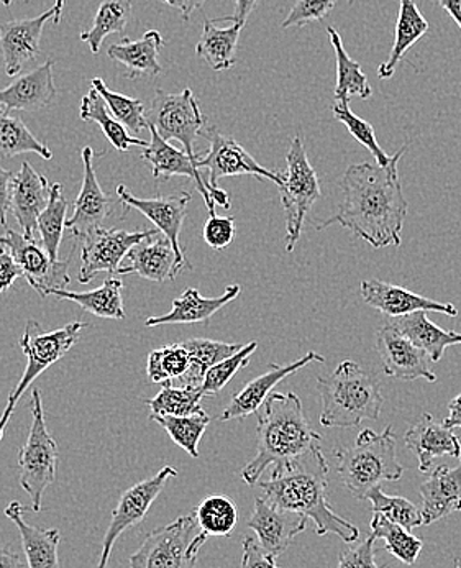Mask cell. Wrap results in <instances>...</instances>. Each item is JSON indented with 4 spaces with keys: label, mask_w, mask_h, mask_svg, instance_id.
I'll return each instance as SVG.
<instances>
[{
    "label": "cell",
    "mask_w": 461,
    "mask_h": 568,
    "mask_svg": "<svg viewBox=\"0 0 461 568\" xmlns=\"http://www.w3.org/2000/svg\"><path fill=\"white\" fill-rule=\"evenodd\" d=\"M408 146L406 143L388 166L351 164L340 180L344 201L337 214L317 225V231L338 224L375 248L401 245L409 204L402 193L398 164Z\"/></svg>",
    "instance_id": "obj_1"
},
{
    "label": "cell",
    "mask_w": 461,
    "mask_h": 568,
    "mask_svg": "<svg viewBox=\"0 0 461 568\" xmlns=\"http://www.w3.org/2000/svg\"><path fill=\"white\" fill-rule=\"evenodd\" d=\"M327 475L329 462L320 450L288 464L275 465L269 480L258 485L273 505L314 521L319 536L336 534L344 542H355L360 537V529L334 511L327 499Z\"/></svg>",
    "instance_id": "obj_2"
},
{
    "label": "cell",
    "mask_w": 461,
    "mask_h": 568,
    "mask_svg": "<svg viewBox=\"0 0 461 568\" xmlns=\"http://www.w3.org/2000/svg\"><path fill=\"white\" fill-rule=\"evenodd\" d=\"M255 458L242 471L245 484H258L269 465H283L322 450V436L310 427L296 393H273L258 410Z\"/></svg>",
    "instance_id": "obj_3"
},
{
    "label": "cell",
    "mask_w": 461,
    "mask_h": 568,
    "mask_svg": "<svg viewBox=\"0 0 461 568\" xmlns=\"http://www.w3.org/2000/svg\"><path fill=\"white\" fill-rule=\"evenodd\" d=\"M317 389L322 398L324 427L354 429L363 420L379 419L385 403L381 382L357 362H341L332 375H320Z\"/></svg>",
    "instance_id": "obj_4"
},
{
    "label": "cell",
    "mask_w": 461,
    "mask_h": 568,
    "mask_svg": "<svg viewBox=\"0 0 461 568\" xmlns=\"http://www.w3.org/2000/svg\"><path fill=\"white\" fill-rule=\"evenodd\" d=\"M396 440L392 426L382 433L363 429L354 446L336 452L337 474L355 498L367 499L368 493L385 481L401 480L404 467L396 457Z\"/></svg>",
    "instance_id": "obj_5"
},
{
    "label": "cell",
    "mask_w": 461,
    "mask_h": 568,
    "mask_svg": "<svg viewBox=\"0 0 461 568\" xmlns=\"http://www.w3.org/2000/svg\"><path fill=\"white\" fill-rule=\"evenodd\" d=\"M85 327H88L85 323H70L57 331L47 332L39 321H27L25 331L20 338V348L27 357V368L19 385L10 392L6 409L0 416V440L3 439L7 424L23 393L43 372L60 362L74 347V344L80 341L81 331Z\"/></svg>",
    "instance_id": "obj_6"
},
{
    "label": "cell",
    "mask_w": 461,
    "mask_h": 568,
    "mask_svg": "<svg viewBox=\"0 0 461 568\" xmlns=\"http://www.w3.org/2000/svg\"><path fill=\"white\" fill-rule=\"evenodd\" d=\"M207 537L197 523L196 513L180 516L145 537L140 549L130 557V568H196Z\"/></svg>",
    "instance_id": "obj_7"
},
{
    "label": "cell",
    "mask_w": 461,
    "mask_h": 568,
    "mask_svg": "<svg viewBox=\"0 0 461 568\" xmlns=\"http://www.w3.org/2000/svg\"><path fill=\"white\" fill-rule=\"evenodd\" d=\"M32 426L25 446L19 452L20 487L30 496L32 511H42L44 491L57 478L58 446L44 420L42 393L32 389Z\"/></svg>",
    "instance_id": "obj_8"
},
{
    "label": "cell",
    "mask_w": 461,
    "mask_h": 568,
    "mask_svg": "<svg viewBox=\"0 0 461 568\" xmlns=\"http://www.w3.org/2000/svg\"><path fill=\"white\" fill-rule=\"evenodd\" d=\"M286 173L281 174L279 196L286 214V250L293 252L303 235L304 222L314 203L322 196L319 176L307 159L306 146L300 133L294 136L288 155Z\"/></svg>",
    "instance_id": "obj_9"
},
{
    "label": "cell",
    "mask_w": 461,
    "mask_h": 568,
    "mask_svg": "<svg viewBox=\"0 0 461 568\" xmlns=\"http://www.w3.org/2000/svg\"><path fill=\"white\" fill-rule=\"evenodd\" d=\"M203 135L209 140L211 149L206 156L197 160V168L209 171L207 183H209L212 200L215 204L224 209L232 207L230 197L218 186V180L222 178L250 174V176L273 181L278 186L281 184V174L273 173L262 166L234 136L224 135L215 126H206Z\"/></svg>",
    "instance_id": "obj_10"
},
{
    "label": "cell",
    "mask_w": 461,
    "mask_h": 568,
    "mask_svg": "<svg viewBox=\"0 0 461 568\" xmlns=\"http://www.w3.org/2000/svg\"><path fill=\"white\" fill-rule=\"evenodd\" d=\"M146 121L155 126L156 132L166 142L177 140L183 143L184 152L191 159H199L194 143L206 130V118L201 112L199 102L189 88H184L180 94H170L158 89L153 98L152 108L146 114Z\"/></svg>",
    "instance_id": "obj_11"
},
{
    "label": "cell",
    "mask_w": 461,
    "mask_h": 568,
    "mask_svg": "<svg viewBox=\"0 0 461 568\" xmlns=\"http://www.w3.org/2000/svg\"><path fill=\"white\" fill-rule=\"evenodd\" d=\"M158 231L150 229L145 232H129L121 229H92L81 235V268L80 282H92L99 273L105 272L117 275L121 263L133 246L146 239L155 237Z\"/></svg>",
    "instance_id": "obj_12"
},
{
    "label": "cell",
    "mask_w": 461,
    "mask_h": 568,
    "mask_svg": "<svg viewBox=\"0 0 461 568\" xmlns=\"http://www.w3.org/2000/svg\"><path fill=\"white\" fill-rule=\"evenodd\" d=\"M177 477V470L173 467H163L158 474L146 480L139 481L132 488L122 493L119 499L117 508L112 513L111 525L105 530L104 540H102V552L99 557V562L95 568H107L109 559H111L112 549L119 537L125 532L126 529L140 525L148 515L150 508L156 501L166 484L171 478Z\"/></svg>",
    "instance_id": "obj_13"
},
{
    "label": "cell",
    "mask_w": 461,
    "mask_h": 568,
    "mask_svg": "<svg viewBox=\"0 0 461 568\" xmlns=\"http://www.w3.org/2000/svg\"><path fill=\"white\" fill-rule=\"evenodd\" d=\"M0 245L7 246L19 263L23 276L30 286L42 297H48L51 291L66 290L70 284V262H60L48 255L37 241H29L23 234L6 229L0 235Z\"/></svg>",
    "instance_id": "obj_14"
},
{
    "label": "cell",
    "mask_w": 461,
    "mask_h": 568,
    "mask_svg": "<svg viewBox=\"0 0 461 568\" xmlns=\"http://www.w3.org/2000/svg\"><path fill=\"white\" fill-rule=\"evenodd\" d=\"M377 351L386 375L401 382H414L419 378L429 383L437 382L436 372L430 368L432 361L429 355L418 345L412 344L388 321L378 331Z\"/></svg>",
    "instance_id": "obj_15"
},
{
    "label": "cell",
    "mask_w": 461,
    "mask_h": 568,
    "mask_svg": "<svg viewBox=\"0 0 461 568\" xmlns=\"http://www.w3.org/2000/svg\"><path fill=\"white\" fill-rule=\"evenodd\" d=\"M117 197L125 205V211L136 209L146 219H150L158 227L160 232H163V235L168 239L174 252H176L181 272L186 266L191 268L186 255H184L183 246L180 244V235L184 219H186L187 205L193 200V194L180 193L168 197L158 196L153 197V200H140V197L132 196V193L126 190L124 184H121V186H117Z\"/></svg>",
    "instance_id": "obj_16"
},
{
    "label": "cell",
    "mask_w": 461,
    "mask_h": 568,
    "mask_svg": "<svg viewBox=\"0 0 461 568\" xmlns=\"http://www.w3.org/2000/svg\"><path fill=\"white\" fill-rule=\"evenodd\" d=\"M247 525L255 530L259 546L278 559L289 549L293 540L306 530L307 518L299 513L278 508L268 499L255 498V508Z\"/></svg>",
    "instance_id": "obj_17"
},
{
    "label": "cell",
    "mask_w": 461,
    "mask_h": 568,
    "mask_svg": "<svg viewBox=\"0 0 461 568\" xmlns=\"http://www.w3.org/2000/svg\"><path fill=\"white\" fill-rule=\"evenodd\" d=\"M51 19H54L53 7L33 19L0 23V53L7 77H19L23 68L39 57L43 29Z\"/></svg>",
    "instance_id": "obj_18"
},
{
    "label": "cell",
    "mask_w": 461,
    "mask_h": 568,
    "mask_svg": "<svg viewBox=\"0 0 461 568\" xmlns=\"http://www.w3.org/2000/svg\"><path fill=\"white\" fill-rule=\"evenodd\" d=\"M361 300L370 307L388 317H402L409 314L426 311V313L447 314L450 317L459 316L453 304L439 303L430 297L420 296L406 287L396 284L379 282V280H365L360 284Z\"/></svg>",
    "instance_id": "obj_19"
},
{
    "label": "cell",
    "mask_w": 461,
    "mask_h": 568,
    "mask_svg": "<svg viewBox=\"0 0 461 568\" xmlns=\"http://www.w3.org/2000/svg\"><path fill=\"white\" fill-rule=\"evenodd\" d=\"M148 130L152 133V142L146 149H143L142 160L152 168L153 178L156 181L173 176L189 178L196 183L201 196L204 197L209 215H215V203L212 200L209 183L204 180L199 168H197V160H197L191 159L184 150L176 149V146L166 142L163 136H160L155 126L150 125V123Z\"/></svg>",
    "instance_id": "obj_20"
},
{
    "label": "cell",
    "mask_w": 461,
    "mask_h": 568,
    "mask_svg": "<svg viewBox=\"0 0 461 568\" xmlns=\"http://www.w3.org/2000/svg\"><path fill=\"white\" fill-rule=\"evenodd\" d=\"M324 362H326V358H324L322 355L316 354V352H309V354L304 355L303 358L293 362V364L285 366L269 364L268 372L256 376L242 392H238L237 395L232 398L230 405L225 407L224 413H222V423L232 419H245V417L258 413L259 407L265 405L273 389H275L283 379L288 378L293 373L299 372L304 366L324 364Z\"/></svg>",
    "instance_id": "obj_21"
},
{
    "label": "cell",
    "mask_w": 461,
    "mask_h": 568,
    "mask_svg": "<svg viewBox=\"0 0 461 568\" xmlns=\"http://www.w3.org/2000/svg\"><path fill=\"white\" fill-rule=\"evenodd\" d=\"M50 193L51 184L47 176L37 173L29 162H23L19 173L13 176L10 212L29 241H35L39 217L50 203Z\"/></svg>",
    "instance_id": "obj_22"
},
{
    "label": "cell",
    "mask_w": 461,
    "mask_h": 568,
    "mask_svg": "<svg viewBox=\"0 0 461 568\" xmlns=\"http://www.w3.org/2000/svg\"><path fill=\"white\" fill-rule=\"evenodd\" d=\"M54 63L44 61L42 67L17 77L12 84L0 89V109L6 112H35L48 108L57 98L53 78Z\"/></svg>",
    "instance_id": "obj_23"
},
{
    "label": "cell",
    "mask_w": 461,
    "mask_h": 568,
    "mask_svg": "<svg viewBox=\"0 0 461 568\" xmlns=\"http://www.w3.org/2000/svg\"><path fill=\"white\" fill-rule=\"evenodd\" d=\"M83 186H81L80 196L74 203V214L66 221V229L73 231L74 237L88 234L92 229L101 227L102 222L109 217L112 211V201L99 184L95 176L94 160L95 152L91 146L83 149Z\"/></svg>",
    "instance_id": "obj_24"
},
{
    "label": "cell",
    "mask_w": 461,
    "mask_h": 568,
    "mask_svg": "<svg viewBox=\"0 0 461 568\" xmlns=\"http://www.w3.org/2000/svg\"><path fill=\"white\" fill-rule=\"evenodd\" d=\"M129 263L119 268L117 275H139L142 278L153 283H165L168 280L176 278L181 273L180 263H177L176 252L168 239L163 237L146 239L139 245L130 250L126 258Z\"/></svg>",
    "instance_id": "obj_25"
},
{
    "label": "cell",
    "mask_w": 461,
    "mask_h": 568,
    "mask_svg": "<svg viewBox=\"0 0 461 568\" xmlns=\"http://www.w3.org/2000/svg\"><path fill=\"white\" fill-rule=\"evenodd\" d=\"M406 447L414 452L419 460V470H430L436 458H461V444L453 429L437 423L432 414L426 413L418 424L411 427L404 436Z\"/></svg>",
    "instance_id": "obj_26"
},
{
    "label": "cell",
    "mask_w": 461,
    "mask_h": 568,
    "mask_svg": "<svg viewBox=\"0 0 461 568\" xmlns=\"http://www.w3.org/2000/svg\"><path fill=\"white\" fill-rule=\"evenodd\" d=\"M461 460V458H460ZM423 525L429 526L461 511V462L459 467L440 465L419 488Z\"/></svg>",
    "instance_id": "obj_27"
},
{
    "label": "cell",
    "mask_w": 461,
    "mask_h": 568,
    "mask_svg": "<svg viewBox=\"0 0 461 568\" xmlns=\"http://www.w3.org/2000/svg\"><path fill=\"white\" fill-rule=\"evenodd\" d=\"M165 47L162 33L158 30H148L140 40H129L126 37L121 43H112L107 48L109 58L125 68L126 80H145L162 74L160 53Z\"/></svg>",
    "instance_id": "obj_28"
},
{
    "label": "cell",
    "mask_w": 461,
    "mask_h": 568,
    "mask_svg": "<svg viewBox=\"0 0 461 568\" xmlns=\"http://www.w3.org/2000/svg\"><path fill=\"white\" fill-rule=\"evenodd\" d=\"M242 293L238 284H230L218 297H204L196 287L184 291L173 301V307L165 316L148 317L145 327H156L163 324H207L222 307L237 300Z\"/></svg>",
    "instance_id": "obj_29"
},
{
    "label": "cell",
    "mask_w": 461,
    "mask_h": 568,
    "mask_svg": "<svg viewBox=\"0 0 461 568\" xmlns=\"http://www.w3.org/2000/svg\"><path fill=\"white\" fill-rule=\"evenodd\" d=\"M6 516L19 529L29 568H60V530L37 528L27 523L25 508L19 501H12L7 506Z\"/></svg>",
    "instance_id": "obj_30"
},
{
    "label": "cell",
    "mask_w": 461,
    "mask_h": 568,
    "mask_svg": "<svg viewBox=\"0 0 461 568\" xmlns=\"http://www.w3.org/2000/svg\"><path fill=\"white\" fill-rule=\"evenodd\" d=\"M388 323L395 325L412 344L422 348L429 355L432 364H439L442 361L447 348L452 345H461L460 332L443 331L427 317L426 311H419L409 316L389 317Z\"/></svg>",
    "instance_id": "obj_31"
},
{
    "label": "cell",
    "mask_w": 461,
    "mask_h": 568,
    "mask_svg": "<svg viewBox=\"0 0 461 568\" xmlns=\"http://www.w3.org/2000/svg\"><path fill=\"white\" fill-rule=\"evenodd\" d=\"M398 2L399 13L398 22H396L395 44H392L388 60L378 68L379 80L392 78L404 54L429 32V22L423 19L416 0H398Z\"/></svg>",
    "instance_id": "obj_32"
},
{
    "label": "cell",
    "mask_w": 461,
    "mask_h": 568,
    "mask_svg": "<svg viewBox=\"0 0 461 568\" xmlns=\"http://www.w3.org/2000/svg\"><path fill=\"white\" fill-rule=\"evenodd\" d=\"M124 283L119 278H107L102 283L101 287L94 291H85V293H76V291L54 290L50 296L58 300L73 301L80 304L84 311L102 317V320H125L124 310Z\"/></svg>",
    "instance_id": "obj_33"
},
{
    "label": "cell",
    "mask_w": 461,
    "mask_h": 568,
    "mask_svg": "<svg viewBox=\"0 0 461 568\" xmlns=\"http://www.w3.org/2000/svg\"><path fill=\"white\" fill-rule=\"evenodd\" d=\"M244 27L234 23L227 29H218L214 20H204L203 37L196 44V54L203 58L211 70L227 71L234 68L238 40Z\"/></svg>",
    "instance_id": "obj_34"
},
{
    "label": "cell",
    "mask_w": 461,
    "mask_h": 568,
    "mask_svg": "<svg viewBox=\"0 0 461 568\" xmlns=\"http://www.w3.org/2000/svg\"><path fill=\"white\" fill-rule=\"evenodd\" d=\"M80 118L84 122H94L101 126L102 133L107 136L109 142L112 143L117 152H129L132 146H140L146 149L150 145L145 140L133 139L124 125L111 114L104 98L99 94L98 89L91 85L88 94L81 101Z\"/></svg>",
    "instance_id": "obj_35"
},
{
    "label": "cell",
    "mask_w": 461,
    "mask_h": 568,
    "mask_svg": "<svg viewBox=\"0 0 461 568\" xmlns=\"http://www.w3.org/2000/svg\"><path fill=\"white\" fill-rule=\"evenodd\" d=\"M327 33H329L330 44H332L337 60L336 102L350 104L351 98H371L373 89H371L368 78L365 77L361 64L345 50L340 33L334 27H327Z\"/></svg>",
    "instance_id": "obj_36"
},
{
    "label": "cell",
    "mask_w": 461,
    "mask_h": 568,
    "mask_svg": "<svg viewBox=\"0 0 461 568\" xmlns=\"http://www.w3.org/2000/svg\"><path fill=\"white\" fill-rule=\"evenodd\" d=\"M183 345L189 352L191 366L186 375L181 376L180 379L183 386H193V388L203 386L206 373L212 366L221 364L244 347L240 344H225L211 338H189L184 341Z\"/></svg>",
    "instance_id": "obj_37"
},
{
    "label": "cell",
    "mask_w": 461,
    "mask_h": 568,
    "mask_svg": "<svg viewBox=\"0 0 461 568\" xmlns=\"http://www.w3.org/2000/svg\"><path fill=\"white\" fill-rule=\"evenodd\" d=\"M132 6L133 0H101L91 29L81 32L80 40L89 44L92 53L98 54L107 37H125Z\"/></svg>",
    "instance_id": "obj_38"
},
{
    "label": "cell",
    "mask_w": 461,
    "mask_h": 568,
    "mask_svg": "<svg viewBox=\"0 0 461 568\" xmlns=\"http://www.w3.org/2000/svg\"><path fill=\"white\" fill-rule=\"evenodd\" d=\"M23 153H35L43 160L53 159L51 150L27 129L22 119L0 109V159L10 160Z\"/></svg>",
    "instance_id": "obj_39"
},
{
    "label": "cell",
    "mask_w": 461,
    "mask_h": 568,
    "mask_svg": "<svg viewBox=\"0 0 461 568\" xmlns=\"http://www.w3.org/2000/svg\"><path fill=\"white\" fill-rule=\"evenodd\" d=\"M370 526L371 536L377 540H386L385 549L392 554L396 559L401 560L406 566H414L418 562L423 542L414 534H411V530L395 525V523L389 521L386 516L379 515V513H375Z\"/></svg>",
    "instance_id": "obj_40"
},
{
    "label": "cell",
    "mask_w": 461,
    "mask_h": 568,
    "mask_svg": "<svg viewBox=\"0 0 461 568\" xmlns=\"http://www.w3.org/2000/svg\"><path fill=\"white\" fill-rule=\"evenodd\" d=\"M68 209L70 203L63 196V186L60 183L51 184L50 203L40 214L39 231L42 235V246L53 260H58L60 255V246L66 229Z\"/></svg>",
    "instance_id": "obj_41"
},
{
    "label": "cell",
    "mask_w": 461,
    "mask_h": 568,
    "mask_svg": "<svg viewBox=\"0 0 461 568\" xmlns=\"http://www.w3.org/2000/svg\"><path fill=\"white\" fill-rule=\"evenodd\" d=\"M150 419L156 420L168 433L171 440L191 457H199V443L211 424L206 410L191 416H156Z\"/></svg>",
    "instance_id": "obj_42"
},
{
    "label": "cell",
    "mask_w": 461,
    "mask_h": 568,
    "mask_svg": "<svg viewBox=\"0 0 461 568\" xmlns=\"http://www.w3.org/2000/svg\"><path fill=\"white\" fill-rule=\"evenodd\" d=\"M204 395L201 388L193 386H180L174 388L171 382L163 383V389L155 398L146 399L152 416H191V414L203 413Z\"/></svg>",
    "instance_id": "obj_43"
},
{
    "label": "cell",
    "mask_w": 461,
    "mask_h": 568,
    "mask_svg": "<svg viewBox=\"0 0 461 568\" xmlns=\"http://www.w3.org/2000/svg\"><path fill=\"white\" fill-rule=\"evenodd\" d=\"M194 513L207 536L228 537L238 523L237 506L224 495H211Z\"/></svg>",
    "instance_id": "obj_44"
},
{
    "label": "cell",
    "mask_w": 461,
    "mask_h": 568,
    "mask_svg": "<svg viewBox=\"0 0 461 568\" xmlns=\"http://www.w3.org/2000/svg\"><path fill=\"white\" fill-rule=\"evenodd\" d=\"M91 85L98 89L99 94L104 98L111 114L117 119L126 130L139 133L148 129V121L145 115V104L140 99L129 98L111 91L101 78H92Z\"/></svg>",
    "instance_id": "obj_45"
},
{
    "label": "cell",
    "mask_w": 461,
    "mask_h": 568,
    "mask_svg": "<svg viewBox=\"0 0 461 568\" xmlns=\"http://www.w3.org/2000/svg\"><path fill=\"white\" fill-rule=\"evenodd\" d=\"M191 366L189 352L180 344L166 345V347L156 348L148 355L146 361V375L152 383H168L171 379L186 375Z\"/></svg>",
    "instance_id": "obj_46"
},
{
    "label": "cell",
    "mask_w": 461,
    "mask_h": 568,
    "mask_svg": "<svg viewBox=\"0 0 461 568\" xmlns=\"http://www.w3.org/2000/svg\"><path fill=\"white\" fill-rule=\"evenodd\" d=\"M367 499H370L373 505L375 513L386 516L395 525L402 526L411 532L412 529L423 526L422 511L414 503L402 498V496L386 495L381 487H377L368 493Z\"/></svg>",
    "instance_id": "obj_47"
},
{
    "label": "cell",
    "mask_w": 461,
    "mask_h": 568,
    "mask_svg": "<svg viewBox=\"0 0 461 568\" xmlns=\"http://www.w3.org/2000/svg\"><path fill=\"white\" fill-rule=\"evenodd\" d=\"M332 112L337 121L347 126L351 136H354L358 143H361V145L370 150L371 155L375 156L379 166H388V164L391 163L392 156L386 155L385 150L379 146L373 125L358 118V115L351 111L350 104H347V102H336V104L332 105Z\"/></svg>",
    "instance_id": "obj_48"
},
{
    "label": "cell",
    "mask_w": 461,
    "mask_h": 568,
    "mask_svg": "<svg viewBox=\"0 0 461 568\" xmlns=\"http://www.w3.org/2000/svg\"><path fill=\"white\" fill-rule=\"evenodd\" d=\"M256 348H258V342H250V344L244 345L237 354L225 358L221 364L212 366L209 372L206 373L203 386H201L203 395H218L242 368L250 364L252 355L255 354Z\"/></svg>",
    "instance_id": "obj_49"
},
{
    "label": "cell",
    "mask_w": 461,
    "mask_h": 568,
    "mask_svg": "<svg viewBox=\"0 0 461 568\" xmlns=\"http://www.w3.org/2000/svg\"><path fill=\"white\" fill-rule=\"evenodd\" d=\"M337 0H296L291 12L286 17L285 22L281 23V29H291V27H304L310 22H319L326 19Z\"/></svg>",
    "instance_id": "obj_50"
},
{
    "label": "cell",
    "mask_w": 461,
    "mask_h": 568,
    "mask_svg": "<svg viewBox=\"0 0 461 568\" xmlns=\"http://www.w3.org/2000/svg\"><path fill=\"white\" fill-rule=\"evenodd\" d=\"M204 241L214 250H224L234 242L235 219L209 215L203 231Z\"/></svg>",
    "instance_id": "obj_51"
},
{
    "label": "cell",
    "mask_w": 461,
    "mask_h": 568,
    "mask_svg": "<svg viewBox=\"0 0 461 568\" xmlns=\"http://www.w3.org/2000/svg\"><path fill=\"white\" fill-rule=\"evenodd\" d=\"M375 537H368L355 549H345L338 557L337 568H379L375 562Z\"/></svg>",
    "instance_id": "obj_52"
},
{
    "label": "cell",
    "mask_w": 461,
    "mask_h": 568,
    "mask_svg": "<svg viewBox=\"0 0 461 568\" xmlns=\"http://www.w3.org/2000/svg\"><path fill=\"white\" fill-rule=\"evenodd\" d=\"M240 568H281L276 564V557L266 552L259 546L258 539L255 537H245L244 539V557H242Z\"/></svg>",
    "instance_id": "obj_53"
},
{
    "label": "cell",
    "mask_w": 461,
    "mask_h": 568,
    "mask_svg": "<svg viewBox=\"0 0 461 568\" xmlns=\"http://www.w3.org/2000/svg\"><path fill=\"white\" fill-rule=\"evenodd\" d=\"M20 276H23V273L19 263L7 246L0 245V294L9 291Z\"/></svg>",
    "instance_id": "obj_54"
},
{
    "label": "cell",
    "mask_w": 461,
    "mask_h": 568,
    "mask_svg": "<svg viewBox=\"0 0 461 568\" xmlns=\"http://www.w3.org/2000/svg\"><path fill=\"white\" fill-rule=\"evenodd\" d=\"M13 176H16V173L0 166V225L3 229H7V212L10 211Z\"/></svg>",
    "instance_id": "obj_55"
},
{
    "label": "cell",
    "mask_w": 461,
    "mask_h": 568,
    "mask_svg": "<svg viewBox=\"0 0 461 568\" xmlns=\"http://www.w3.org/2000/svg\"><path fill=\"white\" fill-rule=\"evenodd\" d=\"M259 0H235V13L230 17H222V19L214 20V22H221V20H228V22L238 23V26L245 27L248 17L252 16L253 10L258 6Z\"/></svg>",
    "instance_id": "obj_56"
},
{
    "label": "cell",
    "mask_w": 461,
    "mask_h": 568,
    "mask_svg": "<svg viewBox=\"0 0 461 568\" xmlns=\"http://www.w3.org/2000/svg\"><path fill=\"white\" fill-rule=\"evenodd\" d=\"M163 2L168 3L171 7H176L184 22H189L191 16H193L196 10H199L207 0H163Z\"/></svg>",
    "instance_id": "obj_57"
},
{
    "label": "cell",
    "mask_w": 461,
    "mask_h": 568,
    "mask_svg": "<svg viewBox=\"0 0 461 568\" xmlns=\"http://www.w3.org/2000/svg\"><path fill=\"white\" fill-rule=\"evenodd\" d=\"M0 568H25L22 557L0 544Z\"/></svg>",
    "instance_id": "obj_58"
},
{
    "label": "cell",
    "mask_w": 461,
    "mask_h": 568,
    "mask_svg": "<svg viewBox=\"0 0 461 568\" xmlns=\"http://www.w3.org/2000/svg\"><path fill=\"white\" fill-rule=\"evenodd\" d=\"M443 426L449 427V429H455V427L461 429V393L450 402L449 416L443 420Z\"/></svg>",
    "instance_id": "obj_59"
},
{
    "label": "cell",
    "mask_w": 461,
    "mask_h": 568,
    "mask_svg": "<svg viewBox=\"0 0 461 568\" xmlns=\"http://www.w3.org/2000/svg\"><path fill=\"white\" fill-rule=\"evenodd\" d=\"M445 12L455 20L461 30V0H439Z\"/></svg>",
    "instance_id": "obj_60"
},
{
    "label": "cell",
    "mask_w": 461,
    "mask_h": 568,
    "mask_svg": "<svg viewBox=\"0 0 461 568\" xmlns=\"http://www.w3.org/2000/svg\"><path fill=\"white\" fill-rule=\"evenodd\" d=\"M64 3H66V0H57V2H54V6H53V9H54L53 22L54 23H60L61 19H63Z\"/></svg>",
    "instance_id": "obj_61"
},
{
    "label": "cell",
    "mask_w": 461,
    "mask_h": 568,
    "mask_svg": "<svg viewBox=\"0 0 461 568\" xmlns=\"http://www.w3.org/2000/svg\"><path fill=\"white\" fill-rule=\"evenodd\" d=\"M0 2H2L6 7H10L12 6L13 0H0Z\"/></svg>",
    "instance_id": "obj_62"
}]
</instances>
